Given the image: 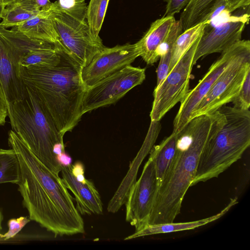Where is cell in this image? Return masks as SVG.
I'll return each instance as SVG.
<instances>
[{
  "label": "cell",
  "instance_id": "3",
  "mask_svg": "<svg viewBox=\"0 0 250 250\" xmlns=\"http://www.w3.org/2000/svg\"><path fill=\"white\" fill-rule=\"evenodd\" d=\"M82 68L65 47L55 66L20 67L22 82L39 98L63 136L83 116L85 88L81 77Z\"/></svg>",
  "mask_w": 250,
  "mask_h": 250
},
{
  "label": "cell",
  "instance_id": "25",
  "mask_svg": "<svg viewBox=\"0 0 250 250\" xmlns=\"http://www.w3.org/2000/svg\"><path fill=\"white\" fill-rule=\"evenodd\" d=\"M20 176V163L14 149L0 148V184L17 185Z\"/></svg>",
  "mask_w": 250,
  "mask_h": 250
},
{
  "label": "cell",
  "instance_id": "11",
  "mask_svg": "<svg viewBox=\"0 0 250 250\" xmlns=\"http://www.w3.org/2000/svg\"><path fill=\"white\" fill-rule=\"evenodd\" d=\"M250 46L249 40H241L221 53L197 84L189 89L180 102V106L173 121L172 132L179 133L189 122L194 109L208 92L215 81L226 68L247 47Z\"/></svg>",
  "mask_w": 250,
  "mask_h": 250
},
{
  "label": "cell",
  "instance_id": "32",
  "mask_svg": "<svg viewBox=\"0 0 250 250\" xmlns=\"http://www.w3.org/2000/svg\"><path fill=\"white\" fill-rule=\"evenodd\" d=\"M14 2L38 10L49 7L52 4L49 0H16Z\"/></svg>",
  "mask_w": 250,
  "mask_h": 250
},
{
  "label": "cell",
  "instance_id": "19",
  "mask_svg": "<svg viewBox=\"0 0 250 250\" xmlns=\"http://www.w3.org/2000/svg\"><path fill=\"white\" fill-rule=\"evenodd\" d=\"M178 133H172L150 151L152 157L158 183V187L168 172L176 150Z\"/></svg>",
  "mask_w": 250,
  "mask_h": 250
},
{
  "label": "cell",
  "instance_id": "21",
  "mask_svg": "<svg viewBox=\"0 0 250 250\" xmlns=\"http://www.w3.org/2000/svg\"><path fill=\"white\" fill-rule=\"evenodd\" d=\"M64 48L61 42L53 47L31 50L22 57L20 65L23 67L55 66L60 61Z\"/></svg>",
  "mask_w": 250,
  "mask_h": 250
},
{
  "label": "cell",
  "instance_id": "10",
  "mask_svg": "<svg viewBox=\"0 0 250 250\" xmlns=\"http://www.w3.org/2000/svg\"><path fill=\"white\" fill-rule=\"evenodd\" d=\"M146 79V69L128 65L87 88L81 104V114L112 104Z\"/></svg>",
  "mask_w": 250,
  "mask_h": 250
},
{
  "label": "cell",
  "instance_id": "15",
  "mask_svg": "<svg viewBox=\"0 0 250 250\" xmlns=\"http://www.w3.org/2000/svg\"><path fill=\"white\" fill-rule=\"evenodd\" d=\"M71 166H62L61 172L63 183L74 196L78 211L82 215L102 214L101 198L93 182L88 179L84 184L78 181L71 173Z\"/></svg>",
  "mask_w": 250,
  "mask_h": 250
},
{
  "label": "cell",
  "instance_id": "5",
  "mask_svg": "<svg viewBox=\"0 0 250 250\" xmlns=\"http://www.w3.org/2000/svg\"><path fill=\"white\" fill-rule=\"evenodd\" d=\"M26 88L22 99L7 104L12 130L44 166L59 175L62 166L53 149L58 144H64L63 136L37 96Z\"/></svg>",
  "mask_w": 250,
  "mask_h": 250
},
{
  "label": "cell",
  "instance_id": "9",
  "mask_svg": "<svg viewBox=\"0 0 250 250\" xmlns=\"http://www.w3.org/2000/svg\"><path fill=\"white\" fill-rule=\"evenodd\" d=\"M200 36L183 54L161 85L154 89L150 113L151 121H160L189 90L193 60Z\"/></svg>",
  "mask_w": 250,
  "mask_h": 250
},
{
  "label": "cell",
  "instance_id": "39",
  "mask_svg": "<svg viewBox=\"0 0 250 250\" xmlns=\"http://www.w3.org/2000/svg\"><path fill=\"white\" fill-rule=\"evenodd\" d=\"M2 220H3V216H2L1 212L0 211V232L2 229L1 224H2ZM0 240H1L0 237Z\"/></svg>",
  "mask_w": 250,
  "mask_h": 250
},
{
  "label": "cell",
  "instance_id": "30",
  "mask_svg": "<svg viewBox=\"0 0 250 250\" xmlns=\"http://www.w3.org/2000/svg\"><path fill=\"white\" fill-rule=\"evenodd\" d=\"M167 3L165 13L163 17L174 16L184 9L190 0H164Z\"/></svg>",
  "mask_w": 250,
  "mask_h": 250
},
{
  "label": "cell",
  "instance_id": "34",
  "mask_svg": "<svg viewBox=\"0 0 250 250\" xmlns=\"http://www.w3.org/2000/svg\"><path fill=\"white\" fill-rule=\"evenodd\" d=\"M71 171L76 180L83 184L85 183L86 179L84 176V166L81 161H77L71 165Z\"/></svg>",
  "mask_w": 250,
  "mask_h": 250
},
{
  "label": "cell",
  "instance_id": "38",
  "mask_svg": "<svg viewBox=\"0 0 250 250\" xmlns=\"http://www.w3.org/2000/svg\"><path fill=\"white\" fill-rule=\"evenodd\" d=\"M16 0H3V4H4L5 7L6 6L13 3Z\"/></svg>",
  "mask_w": 250,
  "mask_h": 250
},
{
  "label": "cell",
  "instance_id": "35",
  "mask_svg": "<svg viewBox=\"0 0 250 250\" xmlns=\"http://www.w3.org/2000/svg\"><path fill=\"white\" fill-rule=\"evenodd\" d=\"M229 12L250 7V0H226Z\"/></svg>",
  "mask_w": 250,
  "mask_h": 250
},
{
  "label": "cell",
  "instance_id": "12",
  "mask_svg": "<svg viewBox=\"0 0 250 250\" xmlns=\"http://www.w3.org/2000/svg\"><path fill=\"white\" fill-rule=\"evenodd\" d=\"M158 183L152 157L150 155L142 174L131 187L125 204V220L134 226L136 231L148 225Z\"/></svg>",
  "mask_w": 250,
  "mask_h": 250
},
{
  "label": "cell",
  "instance_id": "37",
  "mask_svg": "<svg viewBox=\"0 0 250 250\" xmlns=\"http://www.w3.org/2000/svg\"><path fill=\"white\" fill-rule=\"evenodd\" d=\"M5 6L3 4V0H0V20H1Z\"/></svg>",
  "mask_w": 250,
  "mask_h": 250
},
{
  "label": "cell",
  "instance_id": "1",
  "mask_svg": "<svg viewBox=\"0 0 250 250\" xmlns=\"http://www.w3.org/2000/svg\"><path fill=\"white\" fill-rule=\"evenodd\" d=\"M8 143L19 161L18 190L30 220L55 236L84 233L83 220L62 178L44 166L12 130Z\"/></svg>",
  "mask_w": 250,
  "mask_h": 250
},
{
  "label": "cell",
  "instance_id": "24",
  "mask_svg": "<svg viewBox=\"0 0 250 250\" xmlns=\"http://www.w3.org/2000/svg\"><path fill=\"white\" fill-rule=\"evenodd\" d=\"M206 26L205 22L197 24L183 31L177 38L171 50L168 73L191 45L202 34Z\"/></svg>",
  "mask_w": 250,
  "mask_h": 250
},
{
  "label": "cell",
  "instance_id": "8",
  "mask_svg": "<svg viewBox=\"0 0 250 250\" xmlns=\"http://www.w3.org/2000/svg\"><path fill=\"white\" fill-rule=\"evenodd\" d=\"M250 71V46L237 56L221 74L193 110L189 121L195 117L215 112L232 103Z\"/></svg>",
  "mask_w": 250,
  "mask_h": 250
},
{
  "label": "cell",
  "instance_id": "13",
  "mask_svg": "<svg viewBox=\"0 0 250 250\" xmlns=\"http://www.w3.org/2000/svg\"><path fill=\"white\" fill-rule=\"evenodd\" d=\"M140 56L137 43L104 47L86 66L82 68L81 77L85 90L113 73L131 65Z\"/></svg>",
  "mask_w": 250,
  "mask_h": 250
},
{
  "label": "cell",
  "instance_id": "33",
  "mask_svg": "<svg viewBox=\"0 0 250 250\" xmlns=\"http://www.w3.org/2000/svg\"><path fill=\"white\" fill-rule=\"evenodd\" d=\"M7 102L2 84L0 82V125H3L7 116Z\"/></svg>",
  "mask_w": 250,
  "mask_h": 250
},
{
  "label": "cell",
  "instance_id": "14",
  "mask_svg": "<svg viewBox=\"0 0 250 250\" xmlns=\"http://www.w3.org/2000/svg\"><path fill=\"white\" fill-rule=\"evenodd\" d=\"M249 11L231 14L224 21L205 29L195 52L193 63L202 57L214 53H222L240 41L250 20Z\"/></svg>",
  "mask_w": 250,
  "mask_h": 250
},
{
  "label": "cell",
  "instance_id": "4",
  "mask_svg": "<svg viewBox=\"0 0 250 250\" xmlns=\"http://www.w3.org/2000/svg\"><path fill=\"white\" fill-rule=\"evenodd\" d=\"M221 125L211 135L201 154L191 187L217 177L239 160L250 145V111L224 105Z\"/></svg>",
  "mask_w": 250,
  "mask_h": 250
},
{
  "label": "cell",
  "instance_id": "23",
  "mask_svg": "<svg viewBox=\"0 0 250 250\" xmlns=\"http://www.w3.org/2000/svg\"><path fill=\"white\" fill-rule=\"evenodd\" d=\"M216 0H190L181 14L183 31L201 23Z\"/></svg>",
  "mask_w": 250,
  "mask_h": 250
},
{
  "label": "cell",
  "instance_id": "6",
  "mask_svg": "<svg viewBox=\"0 0 250 250\" xmlns=\"http://www.w3.org/2000/svg\"><path fill=\"white\" fill-rule=\"evenodd\" d=\"M52 21L60 41L82 67L105 46L102 40L91 34L85 19L86 12H71L52 2Z\"/></svg>",
  "mask_w": 250,
  "mask_h": 250
},
{
  "label": "cell",
  "instance_id": "17",
  "mask_svg": "<svg viewBox=\"0 0 250 250\" xmlns=\"http://www.w3.org/2000/svg\"><path fill=\"white\" fill-rule=\"evenodd\" d=\"M52 2L46 8L24 23L12 27L11 30L29 38L53 43L61 42L52 21Z\"/></svg>",
  "mask_w": 250,
  "mask_h": 250
},
{
  "label": "cell",
  "instance_id": "20",
  "mask_svg": "<svg viewBox=\"0 0 250 250\" xmlns=\"http://www.w3.org/2000/svg\"><path fill=\"white\" fill-rule=\"evenodd\" d=\"M183 32L180 21L175 20L158 49L157 54L160 61L156 70V86L161 85L168 74L172 48L176 39Z\"/></svg>",
  "mask_w": 250,
  "mask_h": 250
},
{
  "label": "cell",
  "instance_id": "27",
  "mask_svg": "<svg viewBox=\"0 0 250 250\" xmlns=\"http://www.w3.org/2000/svg\"><path fill=\"white\" fill-rule=\"evenodd\" d=\"M109 0H90L87 6L85 19L92 35L100 39L102 28Z\"/></svg>",
  "mask_w": 250,
  "mask_h": 250
},
{
  "label": "cell",
  "instance_id": "28",
  "mask_svg": "<svg viewBox=\"0 0 250 250\" xmlns=\"http://www.w3.org/2000/svg\"><path fill=\"white\" fill-rule=\"evenodd\" d=\"M233 106L248 110L250 107V71L248 72L240 90L232 102Z\"/></svg>",
  "mask_w": 250,
  "mask_h": 250
},
{
  "label": "cell",
  "instance_id": "16",
  "mask_svg": "<svg viewBox=\"0 0 250 250\" xmlns=\"http://www.w3.org/2000/svg\"><path fill=\"white\" fill-rule=\"evenodd\" d=\"M175 20L174 16L162 17L156 20L136 42L140 56L147 64L152 65L159 60L158 49Z\"/></svg>",
  "mask_w": 250,
  "mask_h": 250
},
{
  "label": "cell",
  "instance_id": "31",
  "mask_svg": "<svg viewBox=\"0 0 250 250\" xmlns=\"http://www.w3.org/2000/svg\"><path fill=\"white\" fill-rule=\"evenodd\" d=\"M57 1L62 8L68 11L86 10L87 8L85 0H58Z\"/></svg>",
  "mask_w": 250,
  "mask_h": 250
},
{
  "label": "cell",
  "instance_id": "2",
  "mask_svg": "<svg viewBox=\"0 0 250 250\" xmlns=\"http://www.w3.org/2000/svg\"><path fill=\"white\" fill-rule=\"evenodd\" d=\"M218 110L192 119L178 133L175 156L159 185L148 225L173 222L194 179L202 151L211 135L221 125Z\"/></svg>",
  "mask_w": 250,
  "mask_h": 250
},
{
  "label": "cell",
  "instance_id": "26",
  "mask_svg": "<svg viewBox=\"0 0 250 250\" xmlns=\"http://www.w3.org/2000/svg\"><path fill=\"white\" fill-rule=\"evenodd\" d=\"M40 11L13 2L5 7L0 25L5 28L19 25L37 15Z\"/></svg>",
  "mask_w": 250,
  "mask_h": 250
},
{
  "label": "cell",
  "instance_id": "36",
  "mask_svg": "<svg viewBox=\"0 0 250 250\" xmlns=\"http://www.w3.org/2000/svg\"><path fill=\"white\" fill-rule=\"evenodd\" d=\"M56 159L61 166L69 167L72 165V158L65 152H62L60 154L57 155Z\"/></svg>",
  "mask_w": 250,
  "mask_h": 250
},
{
  "label": "cell",
  "instance_id": "29",
  "mask_svg": "<svg viewBox=\"0 0 250 250\" xmlns=\"http://www.w3.org/2000/svg\"><path fill=\"white\" fill-rule=\"evenodd\" d=\"M30 221L29 218L24 216L10 219L7 223L8 230L4 234L0 233V238L6 241L14 238Z\"/></svg>",
  "mask_w": 250,
  "mask_h": 250
},
{
  "label": "cell",
  "instance_id": "18",
  "mask_svg": "<svg viewBox=\"0 0 250 250\" xmlns=\"http://www.w3.org/2000/svg\"><path fill=\"white\" fill-rule=\"evenodd\" d=\"M237 203L238 201L237 198L231 199L228 205L218 213L213 216L197 221L185 223H174L172 222L170 223L147 225L143 229L138 231H135L134 233L126 237L124 240L132 239L139 237L159 233L192 229L217 220L223 216L232 207L234 206Z\"/></svg>",
  "mask_w": 250,
  "mask_h": 250
},
{
  "label": "cell",
  "instance_id": "22",
  "mask_svg": "<svg viewBox=\"0 0 250 250\" xmlns=\"http://www.w3.org/2000/svg\"><path fill=\"white\" fill-rule=\"evenodd\" d=\"M161 130L160 121H151L147 134L143 145L136 158L130 165L127 174L124 179L125 182L132 185L136 181L138 168L146 155L150 152Z\"/></svg>",
  "mask_w": 250,
  "mask_h": 250
},
{
  "label": "cell",
  "instance_id": "7",
  "mask_svg": "<svg viewBox=\"0 0 250 250\" xmlns=\"http://www.w3.org/2000/svg\"><path fill=\"white\" fill-rule=\"evenodd\" d=\"M33 49L25 37L0 25V82L7 104L24 96L26 88L20 75V62Z\"/></svg>",
  "mask_w": 250,
  "mask_h": 250
}]
</instances>
